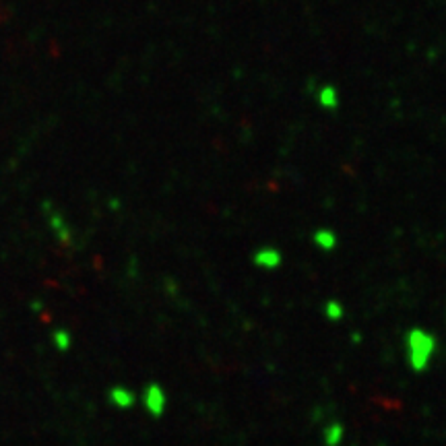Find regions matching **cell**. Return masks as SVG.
<instances>
[{
  "instance_id": "cell-4",
  "label": "cell",
  "mask_w": 446,
  "mask_h": 446,
  "mask_svg": "<svg viewBox=\"0 0 446 446\" xmlns=\"http://www.w3.org/2000/svg\"><path fill=\"white\" fill-rule=\"evenodd\" d=\"M343 426L341 424H333L325 430V445L327 446H339L343 440Z\"/></svg>"
},
{
  "instance_id": "cell-1",
  "label": "cell",
  "mask_w": 446,
  "mask_h": 446,
  "mask_svg": "<svg viewBox=\"0 0 446 446\" xmlns=\"http://www.w3.org/2000/svg\"><path fill=\"white\" fill-rule=\"evenodd\" d=\"M405 345H407L409 366L415 372L426 370V366L430 364L434 349H436L434 337L421 329H411L405 339Z\"/></svg>"
},
{
  "instance_id": "cell-7",
  "label": "cell",
  "mask_w": 446,
  "mask_h": 446,
  "mask_svg": "<svg viewBox=\"0 0 446 446\" xmlns=\"http://www.w3.org/2000/svg\"><path fill=\"white\" fill-rule=\"evenodd\" d=\"M4 17H6V11H4V6H2V2H0V23L4 21Z\"/></svg>"
},
{
  "instance_id": "cell-2",
  "label": "cell",
  "mask_w": 446,
  "mask_h": 446,
  "mask_svg": "<svg viewBox=\"0 0 446 446\" xmlns=\"http://www.w3.org/2000/svg\"><path fill=\"white\" fill-rule=\"evenodd\" d=\"M143 403H145V407H147V411L153 417H159L165 411L168 397H165V393L161 391L159 384L151 382L147 388L143 391Z\"/></svg>"
},
{
  "instance_id": "cell-5",
  "label": "cell",
  "mask_w": 446,
  "mask_h": 446,
  "mask_svg": "<svg viewBox=\"0 0 446 446\" xmlns=\"http://www.w3.org/2000/svg\"><path fill=\"white\" fill-rule=\"evenodd\" d=\"M325 316H327L329 320H341V318H343V308H341V304L331 299V302L325 306Z\"/></svg>"
},
{
  "instance_id": "cell-3",
  "label": "cell",
  "mask_w": 446,
  "mask_h": 446,
  "mask_svg": "<svg viewBox=\"0 0 446 446\" xmlns=\"http://www.w3.org/2000/svg\"><path fill=\"white\" fill-rule=\"evenodd\" d=\"M108 397H110L112 405H116V407L120 409L133 407L135 405V399H137L135 393L128 391V388H124V386H114V388H110Z\"/></svg>"
},
{
  "instance_id": "cell-6",
  "label": "cell",
  "mask_w": 446,
  "mask_h": 446,
  "mask_svg": "<svg viewBox=\"0 0 446 446\" xmlns=\"http://www.w3.org/2000/svg\"><path fill=\"white\" fill-rule=\"evenodd\" d=\"M56 345H58V349H60V351L69 349V345H71V337H69L67 331H58V333H56Z\"/></svg>"
}]
</instances>
